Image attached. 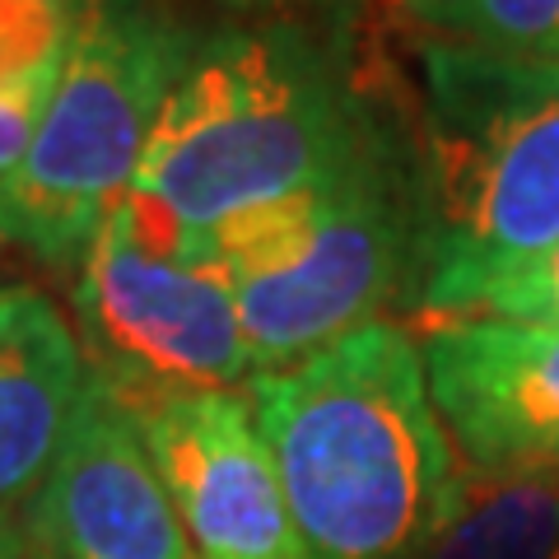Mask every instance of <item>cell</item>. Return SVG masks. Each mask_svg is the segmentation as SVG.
I'll list each match as a JSON object with an SVG mask.
<instances>
[{"mask_svg":"<svg viewBox=\"0 0 559 559\" xmlns=\"http://www.w3.org/2000/svg\"><path fill=\"white\" fill-rule=\"evenodd\" d=\"M373 75L304 24H229L191 47L121 201L159 252L201 261L224 224L359 164L401 127Z\"/></svg>","mask_w":559,"mask_h":559,"instance_id":"6da1fadb","label":"cell"},{"mask_svg":"<svg viewBox=\"0 0 559 559\" xmlns=\"http://www.w3.org/2000/svg\"><path fill=\"white\" fill-rule=\"evenodd\" d=\"M304 559H415L457 495V452L411 326L369 322L248 382Z\"/></svg>","mask_w":559,"mask_h":559,"instance_id":"7a4b0ae2","label":"cell"},{"mask_svg":"<svg viewBox=\"0 0 559 559\" xmlns=\"http://www.w3.org/2000/svg\"><path fill=\"white\" fill-rule=\"evenodd\" d=\"M419 280L415 312L476 318L559 242V66L411 38Z\"/></svg>","mask_w":559,"mask_h":559,"instance_id":"3957f363","label":"cell"},{"mask_svg":"<svg viewBox=\"0 0 559 559\" xmlns=\"http://www.w3.org/2000/svg\"><path fill=\"white\" fill-rule=\"evenodd\" d=\"M234 289L257 373H280L415 294V145L392 135L336 178L229 219L201 248Z\"/></svg>","mask_w":559,"mask_h":559,"instance_id":"277c9868","label":"cell"},{"mask_svg":"<svg viewBox=\"0 0 559 559\" xmlns=\"http://www.w3.org/2000/svg\"><path fill=\"white\" fill-rule=\"evenodd\" d=\"M191 47L164 0H80L38 135L0 187V238L47 266H80L127 201Z\"/></svg>","mask_w":559,"mask_h":559,"instance_id":"5b68a950","label":"cell"},{"mask_svg":"<svg viewBox=\"0 0 559 559\" xmlns=\"http://www.w3.org/2000/svg\"><path fill=\"white\" fill-rule=\"evenodd\" d=\"M75 341L90 378L131 411L252 382V355L224 271L150 248L121 205L80 261Z\"/></svg>","mask_w":559,"mask_h":559,"instance_id":"8992f818","label":"cell"},{"mask_svg":"<svg viewBox=\"0 0 559 559\" xmlns=\"http://www.w3.org/2000/svg\"><path fill=\"white\" fill-rule=\"evenodd\" d=\"M415 341L462 471H559V326L429 318L415 326Z\"/></svg>","mask_w":559,"mask_h":559,"instance_id":"52a82bcc","label":"cell"},{"mask_svg":"<svg viewBox=\"0 0 559 559\" xmlns=\"http://www.w3.org/2000/svg\"><path fill=\"white\" fill-rule=\"evenodd\" d=\"M131 415L201 559H304L248 392L164 396Z\"/></svg>","mask_w":559,"mask_h":559,"instance_id":"ba28073f","label":"cell"},{"mask_svg":"<svg viewBox=\"0 0 559 559\" xmlns=\"http://www.w3.org/2000/svg\"><path fill=\"white\" fill-rule=\"evenodd\" d=\"M28 509L47 559H191L135 415L94 378Z\"/></svg>","mask_w":559,"mask_h":559,"instance_id":"9c48e42d","label":"cell"},{"mask_svg":"<svg viewBox=\"0 0 559 559\" xmlns=\"http://www.w3.org/2000/svg\"><path fill=\"white\" fill-rule=\"evenodd\" d=\"M90 388V364L57 304L0 289V509L38 495Z\"/></svg>","mask_w":559,"mask_h":559,"instance_id":"30bf717a","label":"cell"},{"mask_svg":"<svg viewBox=\"0 0 559 559\" xmlns=\"http://www.w3.org/2000/svg\"><path fill=\"white\" fill-rule=\"evenodd\" d=\"M415 559H559V471H462L452 509Z\"/></svg>","mask_w":559,"mask_h":559,"instance_id":"8fae6325","label":"cell"},{"mask_svg":"<svg viewBox=\"0 0 559 559\" xmlns=\"http://www.w3.org/2000/svg\"><path fill=\"white\" fill-rule=\"evenodd\" d=\"M80 0H0V187L14 178L61 80Z\"/></svg>","mask_w":559,"mask_h":559,"instance_id":"7c38bea8","label":"cell"},{"mask_svg":"<svg viewBox=\"0 0 559 559\" xmlns=\"http://www.w3.org/2000/svg\"><path fill=\"white\" fill-rule=\"evenodd\" d=\"M406 38L559 66V0H382Z\"/></svg>","mask_w":559,"mask_h":559,"instance_id":"4fadbf2b","label":"cell"},{"mask_svg":"<svg viewBox=\"0 0 559 559\" xmlns=\"http://www.w3.org/2000/svg\"><path fill=\"white\" fill-rule=\"evenodd\" d=\"M476 318H509L532 326H559V242L540 252L522 271L503 275L495 289L485 294Z\"/></svg>","mask_w":559,"mask_h":559,"instance_id":"5bb4252c","label":"cell"},{"mask_svg":"<svg viewBox=\"0 0 559 559\" xmlns=\"http://www.w3.org/2000/svg\"><path fill=\"white\" fill-rule=\"evenodd\" d=\"M0 559H47L43 540H38V527H33L28 499L0 509Z\"/></svg>","mask_w":559,"mask_h":559,"instance_id":"9a60e30c","label":"cell"},{"mask_svg":"<svg viewBox=\"0 0 559 559\" xmlns=\"http://www.w3.org/2000/svg\"><path fill=\"white\" fill-rule=\"evenodd\" d=\"M229 10H271V5H285V0H219Z\"/></svg>","mask_w":559,"mask_h":559,"instance_id":"2e32d148","label":"cell"}]
</instances>
